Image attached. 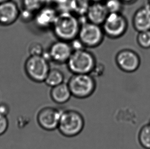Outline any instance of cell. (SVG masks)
Here are the masks:
<instances>
[{
    "mask_svg": "<svg viewBox=\"0 0 150 149\" xmlns=\"http://www.w3.org/2000/svg\"><path fill=\"white\" fill-rule=\"evenodd\" d=\"M105 36L101 26L87 21L81 25L77 37L86 48H94L103 42Z\"/></svg>",
    "mask_w": 150,
    "mask_h": 149,
    "instance_id": "6",
    "label": "cell"
},
{
    "mask_svg": "<svg viewBox=\"0 0 150 149\" xmlns=\"http://www.w3.org/2000/svg\"><path fill=\"white\" fill-rule=\"evenodd\" d=\"M115 62L120 70L125 73H132L137 71L140 67L141 59L136 52L126 48L117 53Z\"/></svg>",
    "mask_w": 150,
    "mask_h": 149,
    "instance_id": "9",
    "label": "cell"
},
{
    "mask_svg": "<svg viewBox=\"0 0 150 149\" xmlns=\"http://www.w3.org/2000/svg\"><path fill=\"white\" fill-rule=\"evenodd\" d=\"M50 69L49 61L42 55L29 56L25 63L26 74L35 82H44Z\"/></svg>",
    "mask_w": 150,
    "mask_h": 149,
    "instance_id": "5",
    "label": "cell"
},
{
    "mask_svg": "<svg viewBox=\"0 0 150 149\" xmlns=\"http://www.w3.org/2000/svg\"><path fill=\"white\" fill-rule=\"evenodd\" d=\"M105 71V65L101 63H97L90 74L94 78L99 77L103 74Z\"/></svg>",
    "mask_w": 150,
    "mask_h": 149,
    "instance_id": "26",
    "label": "cell"
},
{
    "mask_svg": "<svg viewBox=\"0 0 150 149\" xmlns=\"http://www.w3.org/2000/svg\"><path fill=\"white\" fill-rule=\"evenodd\" d=\"M85 126V119L79 111L74 109L62 110L57 130L63 136L75 137L83 131Z\"/></svg>",
    "mask_w": 150,
    "mask_h": 149,
    "instance_id": "2",
    "label": "cell"
},
{
    "mask_svg": "<svg viewBox=\"0 0 150 149\" xmlns=\"http://www.w3.org/2000/svg\"><path fill=\"white\" fill-rule=\"evenodd\" d=\"M10 112V107L6 103H0V114L7 116Z\"/></svg>",
    "mask_w": 150,
    "mask_h": 149,
    "instance_id": "28",
    "label": "cell"
},
{
    "mask_svg": "<svg viewBox=\"0 0 150 149\" xmlns=\"http://www.w3.org/2000/svg\"><path fill=\"white\" fill-rule=\"evenodd\" d=\"M80 27L79 17L66 10L58 12L52 29L57 39L70 42L78 37Z\"/></svg>",
    "mask_w": 150,
    "mask_h": 149,
    "instance_id": "1",
    "label": "cell"
},
{
    "mask_svg": "<svg viewBox=\"0 0 150 149\" xmlns=\"http://www.w3.org/2000/svg\"><path fill=\"white\" fill-rule=\"evenodd\" d=\"M70 43L71 47L73 49V51L80 50L83 49V48H86L78 37L75 38L74 39L71 41Z\"/></svg>",
    "mask_w": 150,
    "mask_h": 149,
    "instance_id": "27",
    "label": "cell"
},
{
    "mask_svg": "<svg viewBox=\"0 0 150 149\" xmlns=\"http://www.w3.org/2000/svg\"><path fill=\"white\" fill-rule=\"evenodd\" d=\"M50 95L54 103L60 105L67 103L72 96L68 83L65 82L51 87Z\"/></svg>",
    "mask_w": 150,
    "mask_h": 149,
    "instance_id": "15",
    "label": "cell"
},
{
    "mask_svg": "<svg viewBox=\"0 0 150 149\" xmlns=\"http://www.w3.org/2000/svg\"><path fill=\"white\" fill-rule=\"evenodd\" d=\"M35 13L36 12H33L31 10L23 8L22 9L20 10L19 19H21V20L25 23L33 22L34 20Z\"/></svg>",
    "mask_w": 150,
    "mask_h": 149,
    "instance_id": "23",
    "label": "cell"
},
{
    "mask_svg": "<svg viewBox=\"0 0 150 149\" xmlns=\"http://www.w3.org/2000/svg\"><path fill=\"white\" fill-rule=\"evenodd\" d=\"M9 127V121L7 116L0 114V136L6 133Z\"/></svg>",
    "mask_w": 150,
    "mask_h": 149,
    "instance_id": "25",
    "label": "cell"
},
{
    "mask_svg": "<svg viewBox=\"0 0 150 149\" xmlns=\"http://www.w3.org/2000/svg\"><path fill=\"white\" fill-rule=\"evenodd\" d=\"M124 4H134L137 1V0H121Z\"/></svg>",
    "mask_w": 150,
    "mask_h": 149,
    "instance_id": "29",
    "label": "cell"
},
{
    "mask_svg": "<svg viewBox=\"0 0 150 149\" xmlns=\"http://www.w3.org/2000/svg\"><path fill=\"white\" fill-rule=\"evenodd\" d=\"M20 9L12 0L0 4V25L11 26L19 19Z\"/></svg>",
    "mask_w": 150,
    "mask_h": 149,
    "instance_id": "12",
    "label": "cell"
},
{
    "mask_svg": "<svg viewBox=\"0 0 150 149\" xmlns=\"http://www.w3.org/2000/svg\"><path fill=\"white\" fill-rule=\"evenodd\" d=\"M91 2H104L105 0H90Z\"/></svg>",
    "mask_w": 150,
    "mask_h": 149,
    "instance_id": "30",
    "label": "cell"
},
{
    "mask_svg": "<svg viewBox=\"0 0 150 149\" xmlns=\"http://www.w3.org/2000/svg\"><path fill=\"white\" fill-rule=\"evenodd\" d=\"M44 51L42 44L38 42H33L28 48L29 54L30 56H41Z\"/></svg>",
    "mask_w": 150,
    "mask_h": 149,
    "instance_id": "24",
    "label": "cell"
},
{
    "mask_svg": "<svg viewBox=\"0 0 150 149\" xmlns=\"http://www.w3.org/2000/svg\"><path fill=\"white\" fill-rule=\"evenodd\" d=\"M48 51L51 61L59 64L66 63L73 52L70 42L59 39L53 42Z\"/></svg>",
    "mask_w": 150,
    "mask_h": 149,
    "instance_id": "10",
    "label": "cell"
},
{
    "mask_svg": "<svg viewBox=\"0 0 150 149\" xmlns=\"http://www.w3.org/2000/svg\"><path fill=\"white\" fill-rule=\"evenodd\" d=\"M138 141L145 149H150V124L142 126L138 133Z\"/></svg>",
    "mask_w": 150,
    "mask_h": 149,
    "instance_id": "18",
    "label": "cell"
},
{
    "mask_svg": "<svg viewBox=\"0 0 150 149\" xmlns=\"http://www.w3.org/2000/svg\"><path fill=\"white\" fill-rule=\"evenodd\" d=\"M132 24L138 32L150 30V6L148 4L136 10L133 16Z\"/></svg>",
    "mask_w": 150,
    "mask_h": 149,
    "instance_id": "13",
    "label": "cell"
},
{
    "mask_svg": "<svg viewBox=\"0 0 150 149\" xmlns=\"http://www.w3.org/2000/svg\"><path fill=\"white\" fill-rule=\"evenodd\" d=\"M58 11L52 6H44L35 14L33 22L38 28L42 30L52 29Z\"/></svg>",
    "mask_w": 150,
    "mask_h": 149,
    "instance_id": "11",
    "label": "cell"
},
{
    "mask_svg": "<svg viewBox=\"0 0 150 149\" xmlns=\"http://www.w3.org/2000/svg\"><path fill=\"white\" fill-rule=\"evenodd\" d=\"M138 46L144 49L150 48V30L138 32L137 37Z\"/></svg>",
    "mask_w": 150,
    "mask_h": 149,
    "instance_id": "21",
    "label": "cell"
},
{
    "mask_svg": "<svg viewBox=\"0 0 150 149\" xmlns=\"http://www.w3.org/2000/svg\"><path fill=\"white\" fill-rule=\"evenodd\" d=\"M148 4L150 6V0H148Z\"/></svg>",
    "mask_w": 150,
    "mask_h": 149,
    "instance_id": "32",
    "label": "cell"
},
{
    "mask_svg": "<svg viewBox=\"0 0 150 149\" xmlns=\"http://www.w3.org/2000/svg\"><path fill=\"white\" fill-rule=\"evenodd\" d=\"M69 1L70 0H47V5L54 7L58 12L66 11L69 10Z\"/></svg>",
    "mask_w": 150,
    "mask_h": 149,
    "instance_id": "22",
    "label": "cell"
},
{
    "mask_svg": "<svg viewBox=\"0 0 150 149\" xmlns=\"http://www.w3.org/2000/svg\"><path fill=\"white\" fill-rule=\"evenodd\" d=\"M103 3L110 13H122L124 9L123 2L121 0H105Z\"/></svg>",
    "mask_w": 150,
    "mask_h": 149,
    "instance_id": "20",
    "label": "cell"
},
{
    "mask_svg": "<svg viewBox=\"0 0 150 149\" xmlns=\"http://www.w3.org/2000/svg\"><path fill=\"white\" fill-rule=\"evenodd\" d=\"M109 13L103 2H91L86 16L88 22L101 26Z\"/></svg>",
    "mask_w": 150,
    "mask_h": 149,
    "instance_id": "14",
    "label": "cell"
},
{
    "mask_svg": "<svg viewBox=\"0 0 150 149\" xmlns=\"http://www.w3.org/2000/svg\"><path fill=\"white\" fill-rule=\"evenodd\" d=\"M9 1H11V0H0V4L4 3V2H8Z\"/></svg>",
    "mask_w": 150,
    "mask_h": 149,
    "instance_id": "31",
    "label": "cell"
},
{
    "mask_svg": "<svg viewBox=\"0 0 150 149\" xmlns=\"http://www.w3.org/2000/svg\"><path fill=\"white\" fill-rule=\"evenodd\" d=\"M101 27L105 35L111 39H117L126 33L128 22L122 13H110Z\"/></svg>",
    "mask_w": 150,
    "mask_h": 149,
    "instance_id": "7",
    "label": "cell"
},
{
    "mask_svg": "<svg viewBox=\"0 0 150 149\" xmlns=\"http://www.w3.org/2000/svg\"><path fill=\"white\" fill-rule=\"evenodd\" d=\"M67 83L72 96L77 99L88 98L96 89L95 78L90 74H73Z\"/></svg>",
    "mask_w": 150,
    "mask_h": 149,
    "instance_id": "4",
    "label": "cell"
},
{
    "mask_svg": "<svg viewBox=\"0 0 150 149\" xmlns=\"http://www.w3.org/2000/svg\"><path fill=\"white\" fill-rule=\"evenodd\" d=\"M23 8L37 12L47 5V0H22Z\"/></svg>",
    "mask_w": 150,
    "mask_h": 149,
    "instance_id": "19",
    "label": "cell"
},
{
    "mask_svg": "<svg viewBox=\"0 0 150 149\" xmlns=\"http://www.w3.org/2000/svg\"><path fill=\"white\" fill-rule=\"evenodd\" d=\"M62 110L52 106H46L39 110L37 115V123L45 131L57 129Z\"/></svg>",
    "mask_w": 150,
    "mask_h": 149,
    "instance_id": "8",
    "label": "cell"
},
{
    "mask_svg": "<svg viewBox=\"0 0 150 149\" xmlns=\"http://www.w3.org/2000/svg\"><path fill=\"white\" fill-rule=\"evenodd\" d=\"M96 63L93 54L83 48L73 51L66 63L73 74H90Z\"/></svg>",
    "mask_w": 150,
    "mask_h": 149,
    "instance_id": "3",
    "label": "cell"
},
{
    "mask_svg": "<svg viewBox=\"0 0 150 149\" xmlns=\"http://www.w3.org/2000/svg\"><path fill=\"white\" fill-rule=\"evenodd\" d=\"M91 3L90 0H70L69 10L78 17L85 16Z\"/></svg>",
    "mask_w": 150,
    "mask_h": 149,
    "instance_id": "16",
    "label": "cell"
},
{
    "mask_svg": "<svg viewBox=\"0 0 150 149\" xmlns=\"http://www.w3.org/2000/svg\"><path fill=\"white\" fill-rule=\"evenodd\" d=\"M65 77L60 70L57 69H50L45 79V84L48 86L53 87L64 82Z\"/></svg>",
    "mask_w": 150,
    "mask_h": 149,
    "instance_id": "17",
    "label": "cell"
},
{
    "mask_svg": "<svg viewBox=\"0 0 150 149\" xmlns=\"http://www.w3.org/2000/svg\"><path fill=\"white\" fill-rule=\"evenodd\" d=\"M149 124H150V122H149Z\"/></svg>",
    "mask_w": 150,
    "mask_h": 149,
    "instance_id": "33",
    "label": "cell"
}]
</instances>
